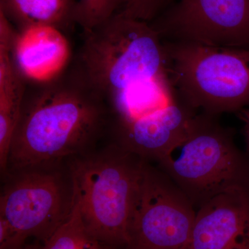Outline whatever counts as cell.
Masks as SVG:
<instances>
[{
	"label": "cell",
	"instance_id": "15",
	"mask_svg": "<svg viewBox=\"0 0 249 249\" xmlns=\"http://www.w3.org/2000/svg\"><path fill=\"white\" fill-rule=\"evenodd\" d=\"M119 0H73L72 19L83 32L91 30L116 14Z\"/></svg>",
	"mask_w": 249,
	"mask_h": 249
},
{
	"label": "cell",
	"instance_id": "10",
	"mask_svg": "<svg viewBox=\"0 0 249 249\" xmlns=\"http://www.w3.org/2000/svg\"><path fill=\"white\" fill-rule=\"evenodd\" d=\"M188 249H249V190L223 193L196 210Z\"/></svg>",
	"mask_w": 249,
	"mask_h": 249
},
{
	"label": "cell",
	"instance_id": "13",
	"mask_svg": "<svg viewBox=\"0 0 249 249\" xmlns=\"http://www.w3.org/2000/svg\"><path fill=\"white\" fill-rule=\"evenodd\" d=\"M73 0H0V11L17 31L51 26L64 31L74 25Z\"/></svg>",
	"mask_w": 249,
	"mask_h": 249
},
{
	"label": "cell",
	"instance_id": "2",
	"mask_svg": "<svg viewBox=\"0 0 249 249\" xmlns=\"http://www.w3.org/2000/svg\"><path fill=\"white\" fill-rule=\"evenodd\" d=\"M69 69L106 100L168 76L163 41L150 23L114 14L91 30Z\"/></svg>",
	"mask_w": 249,
	"mask_h": 249
},
{
	"label": "cell",
	"instance_id": "1",
	"mask_svg": "<svg viewBox=\"0 0 249 249\" xmlns=\"http://www.w3.org/2000/svg\"><path fill=\"white\" fill-rule=\"evenodd\" d=\"M27 83L7 169L47 167L83 153L108 132L107 101L69 67L53 80Z\"/></svg>",
	"mask_w": 249,
	"mask_h": 249
},
{
	"label": "cell",
	"instance_id": "11",
	"mask_svg": "<svg viewBox=\"0 0 249 249\" xmlns=\"http://www.w3.org/2000/svg\"><path fill=\"white\" fill-rule=\"evenodd\" d=\"M11 56L27 82L49 81L61 75L71 62L70 42L51 26H33L18 31Z\"/></svg>",
	"mask_w": 249,
	"mask_h": 249
},
{
	"label": "cell",
	"instance_id": "19",
	"mask_svg": "<svg viewBox=\"0 0 249 249\" xmlns=\"http://www.w3.org/2000/svg\"><path fill=\"white\" fill-rule=\"evenodd\" d=\"M40 247H36V246H27V247L24 246L22 249H40Z\"/></svg>",
	"mask_w": 249,
	"mask_h": 249
},
{
	"label": "cell",
	"instance_id": "14",
	"mask_svg": "<svg viewBox=\"0 0 249 249\" xmlns=\"http://www.w3.org/2000/svg\"><path fill=\"white\" fill-rule=\"evenodd\" d=\"M40 249H114L90 235L85 229L78 206L73 202L70 217Z\"/></svg>",
	"mask_w": 249,
	"mask_h": 249
},
{
	"label": "cell",
	"instance_id": "16",
	"mask_svg": "<svg viewBox=\"0 0 249 249\" xmlns=\"http://www.w3.org/2000/svg\"><path fill=\"white\" fill-rule=\"evenodd\" d=\"M171 0H119L115 14L150 23L164 13Z\"/></svg>",
	"mask_w": 249,
	"mask_h": 249
},
{
	"label": "cell",
	"instance_id": "8",
	"mask_svg": "<svg viewBox=\"0 0 249 249\" xmlns=\"http://www.w3.org/2000/svg\"><path fill=\"white\" fill-rule=\"evenodd\" d=\"M150 24L165 42L249 49V0H181Z\"/></svg>",
	"mask_w": 249,
	"mask_h": 249
},
{
	"label": "cell",
	"instance_id": "3",
	"mask_svg": "<svg viewBox=\"0 0 249 249\" xmlns=\"http://www.w3.org/2000/svg\"><path fill=\"white\" fill-rule=\"evenodd\" d=\"M146 160L114 143L70 166L73 201L85 229L114 249H127Z\"/></svg>",
	"mask_w": 249,
	"mask_h": 249
},
{
	"label": "cell",
	"instance_id": "4",
	"mask_svg": "<svg viewBox=\"0 0 249 249\" xmlns=\"http://www.w3.org/2000/svg\"><path fill=\"white\" fill-rule=\"evenodd\" d=\"M163 44L175 93L188 107L216 116L249 107V49Z\"/></svg>",
	"mask_w": 249,
	"mask_h": 249
},
{
	"label": "cell",
	"instance_id": "18",
	"mask_svg": "<svg viewBox=\"0 0 249 249\" xmlns=\"http://www.w3.org/2000/svg\"><path fill=\"white\" fill-rule=\"evenodd\" d=\"M237 116L244 124V134L249 154V107L245 108L237 113Z\"/></svg>",
	"mask_w": 249,
	"mask_h": 249
},
{
	"label": "cell",
	"instance_id": "5",
	"mask_svg": "<svg viewBox=\"0 0 249 249\" xmlns=\"http://www.w3.org/2000/svg\"><path fill=\"white\" fill-rule=\"evenodd\" d=\"M178 149V157L170 156L158 167L196 210L223 193L249 190V157L236 145L234 131L219 124L217 116L197 113Z\"/></svg>",
	"mask_w": 249,
	"mask_h": 249
},
{
	"label": "cell",
	"instance_id": "12",
	"mask_svg": "<svg viewBox=\"0 0 249 249\" xmlns=\"http://www.w3.org/2000/svg\"><path fill=\"white\" fill-rule=\"evenodd\" d=\"M15 37L11 29L0 31V165L3 172L7 170L11 141L27 84L11 56Z\"/></svg>",
	"mask_w": 249,
	"mask_h": 249
},
{
	"label": "cell",
	"instance_id": "6",
	"mask_svg": "<svg viewBox=\"0 0 249 249\" xmlns=\"http://www.w3.org/2000/svg\"><path fill=\"white\" fill-rule=\"evenodd\" d=\"M196 209L160 168L146 161L127 249H188Z\"/></svg>",
	"mask_w": 249,
	"mask_h": 249
},
{
	"label": "cell",
	"instance_id": "7",
	"mask_svg": "<svg viewBox=\"0 0 249 249\" xmlns=\"http://www.w3.org/2000/svg\"><path fill=\"white\" fill-rule=\"evenodd\" d=\"M73 192L62 177L43 168L15 172L0 198V216L25 239L45 242L70 217Z\"/></svg>",
	"mask_w": 249,
	"mask_h": 249
},
{
	"label": "cell",
	"instance_id": "17",
	"mask_svg": "<svg viewBox=\"0 0 249 249\" xmlns=\"http://www.w3.org/2000/svg\"><path fill=\"white\" fill-rule=\"evenodd\" d=\"M27 239L0 216V249H22Z\"/></svg>",
	"mask_w": 249,
	"mask_h": 249
},
{
	"label": "cell",
	"instance_id": "9",
	"mask_svg": "<svg viewBox=\"0 0 249 249\" xmlns=\"http://www.w3.org/2000/svg\"><path fill=\"white\" fill-rule=\"evenodd\" d=\"M197 111L178 98L159 110L132 120L111 119L114 143L157 164L173 155L186 142Z\"/></svg>",
	"mask_w": 249,
	"mask_h": 249
}]
</instances>
